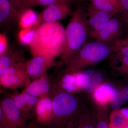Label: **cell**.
I'll return each instance as SVG.
<instances>
[{
	"instance_id": "6da1fadb",
	"label": "cell",
	"mask_w": 128,
	"mask_h": 128,
	"mask_svg": "<svg viewBox=\"0 0 128 128\" xmlns=\"http://www.w3.org/2000/svg\"><path fill=\"white\" fill-rule=\"evenodd\" d=\"M35 30V35L29 45L33 57L44 56L55 59L63 51L65 29L58 22L40 25Z\"/></svg>"
},
{
	"instance_id": "7a4b0ae2",
	"label": "cell",
	"mask_w": 128,
	"mask_h": 128,
	"mask_svg": "<svg viewBox=\"0 0 128 128\" xmlns=\"http://www.w3.org/2000/svg\"><path fill=\"white\" fill-rule=\"evenodd\" d=\"M65 29L64 48L59 66L66 64L84 44L90 29L86 20V10L78 6L73 11Z\"/></svg>"
},
{
	"instance_id": "3957f363",
	"label": "cell",
	"mask_w": 128,
	"mask_h": 128,
	"mask_svg": "<svg viewBox=\"0 0 128 128\" xmlns=\"http://www.w3.org/2000/svg\"><path fill=\"white\" fill-rule=\"evenodd\" d=\"M114 53L111 45L94 41L85 44L66 64L63 72L72 73L100 62Z\"/></svg>"
},
{
	"instance_id": "277c9868",
	"label": "cell",
	"mask_w": 128,
	"mask_h": 128,
	"mask_svg": "<svg viewBox=\"0 0 128 128\" xmlns=\"http://www.w3.org/2000/svg\"><path fill=\"white\" fill-rule=\"evenodd\" d=\"M50 96L53 112L50 123L65 125L78 114V99L70 93L57 90H52Z\"/></svg>"
},
{
	"instance_id": "5b68a950",
	"label": "cell",
	"mask_w": 128,
	"mask_h": 128,
	"mask_svg": "<svg viewBox=\"0 0 128 128\" xmlns=\"http://www.w3.org/2000/svg\"><path fill=\"white\" fill-rule=\"evenodd\" d=\"M30 114L21 111L9 95L3 97L0 102L1 128H21L25 126L26 119Z\"/></svg>"
},
{
	"instance_id": "8992f818",
	"label": "cell",
	"mask_w": 128,
	"mask_h": 128,
	"mask_svg": "<svg viewBox=\"0 0 128 128\" xmlns=\"http://www.w3.org/2000/svg\"><path fill=\"white\" fill-rule=\"evenodd\" d=\"M26 71L24 62L15 64L0 76V84L2 87L9 89L25 88L31 82Z\"/></svg>"
},
{
	"instance_id": "52a82bcc",
	"label": "cell",
	"mask_w": 128,
	"mask_h": 128,
	"mask_svg": "<svg viewBox=\"0 0 128 128\" xmlns=\"http://www.w3.org/2000/svg\"><path fill=\"white\" fill-rule=\"evenodd\" d=\"M122 22L121 17L114 16L100 30L94 31L90 29L88 37L94 41L112 45L117 40L121 38Z\"/></svg>"
},
{
	"instance_id": "ba28073f",
	"label": "cell",
	"mask_w": 128,
	"mask_h": 128,
	"mask_svg": "<svg viewBox=\"0 0 128 128\" xmlns=\"http://www.w3.org/2000/svg\"><path fill=\"white\" fill-rule=\"evenodd\" d=\"M70 2L54 3L46 6L38 14L32 28L35 29L44 24L58 22L71 16L73 12Z\"/></svg>"
},
{
	"instance_id": "9c48e42d",
	"label": "cell",
	"mask_w": 128,
	"mask_h": 128,
	"mask_svg": "<svg viewBox=\"0 0 128 128\" xmlns=\"http://www.w3.org/2000/svg\"><path fill=\"white\" fill-rule=\"evenodd\" d=\"M54 59L44 56H37L24 62L26 71L30 78L34 80L47 73L48 70L52 66H59Z\"/></svg>"
},
{
	"instance_id": "30bf717a",
	"label": "cell",
	"mask_w": 128,
	"mask_h": 128,
	"mask_svg": "<svg viewBox=\"0 0 128 128\" xmlns=\"http://www.w3.org/2000/svg\"><path fill=\"white\" fill-rule=\"evenodd\" d=\"M52 89L51 82L47 73L31 81L23 91L37 98L50 96Z\"/></svg>"
},
{
	"instance_id": "8fae6325",
	"label": "cell",
	"mask_w": 128,
	"mask_h": 128,
	"mask_svg": "<svg viewBox=\"0 0 128 128\" xmlns=\"http://www.w3.org/2000/svg\"><path fill=\"white\" fill-rule=\"evenodd\" d=\"M86 10L88 25L90 30L94 31L100 30L113 17L110 14L96 8L91 3L88 5Z\"/></svg>"
},
{
	"instance_id": "7c38bea8",
	"label": "cell",
	"mask_w": 128,
	"mask_h": 128,
	"mask_svg": "<svg viewBox=\"0 0 128 128\" xmlns=\"http://www.w3.org/2000/svg\"><path fill=\"white\" fill-rule=\"evenodd\" d=\"M34 112L38 121L42 123H50L53 117V106L50 96L38 98Z\"/></svg>"
},
{
	"instance_id": "4fadbf2b",
	"label": "cell",
	"mask_w": 128,
	"mask_h": 128,
	"mask_svg": "<svg viewBox=\"0 0 128 128\" xmlns=\"http://www.w3.org/2000/svg\"><path fill=\"white\" fill-rule=\"evenodd\" d=\"M8 95L14 100L17 107L22 112L29 114L32 111L34 112L38 98L24 91Z\"/></svg>"
},
{
	"instance_id": "5bb4252c",
	"label": "cell",
	"mask_w": 128,
	"mask_h": 128,
	"mask_svg": "<svg viewBox=\"0 0 128 128\" xmlns=\"http://www.w3.org/2000/svg\"><path fill=\"white\" fill-rule=\"evenodd\" d=\"M62 72L53 81L52 89L71 93L78 88L74 74Z\"/></svg>"
},
{
	"instance_id": "9a60e30c",
	"label": "cell",
	"mask_w": 128,
	"mask_h": 128,
	"mask_svg": "<svg viewBox=\"0 0 128 128\" xmlns=\"http://www.w3.org/2000/svg\"><path fill=\"white\" fill-rule=\"evenodd\" d=\"M19 11L10 0H0L1 25H7L17 22Z\"/></svg>"
},
{
	"instance_id": "2e32d148",
	"label": "cell",
	"mask_w": 128,
	"mask_h": 128,
	"mask_svg": "<svg viewBox=\"0 0 128 128\" xmlns=\"http://www.w3.org/2000/svg\"><path fill=\"white\" fill-rule=\"evenodd\" d=\"M24 62V54L22 51L13 48H8L6 54L0 56V76L12 66Z\"/></svg>"
},
{
	"instance_id": "e0dca14e",
	"label": "cell",
	"mask_w": 128,
	"mask_h": 128,
	"mask_svg": "<svg viewBox=\"0 0 128 128\" xmlns=\"http://www.w3.org/2000/svg\"><path fill=\"white\" fill-rule=\"evenodd\" d=\"M92 5L98 9L106 12L112 16L124 11L120 0H89Z\"/></svg>"
},
{
	"instance_id": "ac0fdd59",
	"label": "cell",
	"mask_w": 128,
	"mask_h": 128,
	"mask_svg": "<svg viewBox=\"0 0 128 128\" xmlns=\"http://www.w3.org/2000/svg\"><path fill=\"white\" fill-rule=\"evenodd\" d=\"M38 15L31 8L19 11L17 22L21 29L32 28L36 23Z\"/></svg>"
},
{
	"instance_id": "d6986e66",
	"label": "cell",
	"mask_w": 128,
	"mask_h": 128,
	"mask_svg": "<svg viewBox=\"0 0 128 128\" xmlns=\"http://www.w3.org/2000/svg\"><path fill=\"white\" fill-rule=\"evenodd\" d=\"M73 120L75 128H96L97 122L89 115L78 114Z\"/></svg>"
},
{
	"instance_id": "ffe728a7",
	"label": "cell",
	"mask_w": 128,
	"mask_h": 128,
	"mask_svg": "<svg viewBox=\"0 0 128 128\" xmlns=\"http://www.w3.org/2000/svg\"><path fill=\"white\" fill-rule=\"evenodd\" d=\"M112 88L110 85L105 84L99 86L95 92L96 100L101 103H105L110 100Z\"/></svg>"
},
{
	"instance_id": "44dd1931",
	"label": "cell",
	"mask_w": 128,
	"mask_h": 128,
	"mask_svg": "<svg viewBox=\"0 0 128 128\" xmlns=\"http://www.w3.org/2000/svg\"><path fill=\"white\" fill-rule=\"evenodd\" d=\"M104 76L100 72L95 73L91 79L85 83L84 88L88 93H92L100 86L103 81Z\"/></svg>"
},
{
	"instance_id": "7402d4cb",
	"label": "cell",
	"mask_w": 128,
	"mask_h": 128,
	"mask_svg": "<svg viewBox=\"0 0 128 128\" xmlns=\"http://www.w3.org/2000/svg\"><path fill=\"white\" fill-rule=\"evenodd\" d=\"M111 46L114 52L128 57V35L117 40Z\"/></svg>"
},
{
	"instance_id": "603a6c76",
	"label": "cell",
	"mask_w": 128,
	"mask_h": 128,
	"mask_svg": "<svg viewBox=\"0 0 128 128\" xmlns=\"http://www.w3.org/2000/svg\"><path fill=\"white\" fill-rule=\"evenodd\" d=\"M113 54L112 60L114 67L119 71L128 74V57L116 53Z\"/></svg>"
},
{
	"instance_id": "cb8c5ba5",
	"label": "cell",
	"mask_w": 128,
	"mask_h": 128,
	"mask_svg": "<svg viewBox=\"0 0 128 128\" xmlns=\"http://www.w3.org/2000/svg\"><path fill=\"white\" fill-rule=\"evenodd\" d=\"M35 30L33 28L21 29L18 32V38L21 44L29 46L34 38Z\"/></svg>"
},
{
	"instance_id": "d4e9b609",
	"label": "cell",
	"mask_w": 128,
	"mask_h": 128,
	"mask_svg": "<svg viewBox=\"0 0 128 128\" xmlns=\"http://www.w3.org/2000/svg\"><path fill=\"white\" fill-rule=\"evenodd\" d=\"M128 125V121L120 113L115 112L111 117L110 126L118 128H124Z\"/></svg>"
},
{
	"instance_id": "484cf974",
	"label": "cell",
	"mask_w": 128,
	"mask_h": 128,
	"mask_svg": "<svg viewBox=\"0 0 128 128\" xmlns=\"http://www.w3.org/2000/svg\"><path fill=\"white\" fill-rule=\"evenodd\" d=\"M112 108L117 110L120 108L124 102L121 96V91L117 89H112L110 98Z\"/></svg>"
},
{
	"instance_id": "4316f807",
	"label": "cell",
	"mask_w": 128,
	"mask_h": 128,
	"mask_svg": "<svg viewBox=\"0 0 128 128\" xmlns=\"http://www.w3.org/2000/svg\"><path fill=\"white\" fill-rule=\"evenodd\" d=\"M73 0H33V6H47L52 4L61 2H71Z\"/></svg>"
},
{
	"instance_id": "83f0119b",
	"label": "cell",
	"mask_w": 128,
	"mask_h": 128,
	"mask_svg": "<svg viewBox=\"0 0 128 128\" xmlns=\"http://www.w3.org/2000/svg\"><path fill=\"white\" fill-rule=\"evenodd\" d=\"M19 10L33 6V0H10Z\"/></svg>"
},
{
	"instance_id": "f1b7e54d",
	"label": "cell",
	"mask_w": 128,
	"mask_h": 128,
	"mask_svg": "<svg viewBox=\"0 0 128 128\" xmlns=\"http://www.w3.org/2000/svg\"><path fill=\"white\" fill-rule=\"evenodd\" d=\"M7 38L4 34H0V56L6 54L8 49Z\"/></svg>"
},
{
	"instance_id": "f546056e",
	"label": "cell",
	"mask_w": 128,
	"mask_h": 128,
	"mask_svg": "<svg viewBox=\"0 0 128 128\" xmlns=\"http://www.w3.org/2000/svg\"><path fill=\"white\" fill-rule=\"evenodd\" d=\"M76 80V85L78 88L84 87L86 82L84 74L82 73H77L74 74Z\"/></svg>"
},
{
	"instance_id": "4dcf8cb0",
	"label": "cell",
	"mask_w": 128,
	"mask_h": 128,
	"mask_svg": "<svg viewBox=\"0 0 128 128\" xmlns=\"http://www.w3.org/2000/svg\"><path fill=\"white\" fill-rule=\"evenodd\" d=\"M97 122L96 128H110L108 121L104 116H99Z\"/></svg>"
},
{
	"instance_id": "1f68e13d",
	"label": "cell",
	"mask_w": 128,
	"mask_h": 128,
	"mask_svg": "<svg viewBox=\"0 0 128 128\" xmlns=\"http://www.w3.org/2000/svg\"><path fill=\"white\" fill-rule=\"evenodd\" d=\"M121 93L124 102L128 100V86L124 87L121 91Z\"/></svg>"
},
{
	"instance_id": "d6a6232c",
	"label": "cell",
	"mask_w": 128,
	"mask_h": 128,
	"mask_svg": "<svg viewBox=\"0 0 128 128\" xmlns=\"http://www.w3.org/2000/svg\"><path fill=\"white\" fill-rule=\"evenodd\" d=\"M121 18L123 22L128 28V11H124L121 12Z\"/></svg>"
},
{
	"instance_id": "836d02e7",
	"label": "cell",
	"mask_w": 128,
	"mask_h": 128,
	"mask_svg": "<svg viewBox=\"0 0 128 128\" xmlns=\"http://www.w3.org/2000/svg\"><path fill=\"white\" fill-rule=\"evenodd\" d=\"M94 74L95 73H94V70H91V69L87 70L85 72L84 74L86 78V83L91 79L92 77L94 76Z\"/></svg>"
},
{
	"instance_id": "e575fe53",
	"label": "cell",
	"mask_w": 128,
	"mask_h": 128,
	"mask_svg": "<svg viewBox=\"0 0 128 128\" xmlns=\"http://www.w3.org/2000/svg\"><path fill=\"white\" fill-rule=\"evenodd\" d=\"M120 2L124 11H128V0H120Z\"/></svg>"
},
{
	"instance_id": "d590c367",
	"label": "cell",
	"mask_w": 128,
	"mask_h": 128,
	"mask_svg": "<svg viewBox=\"0 0 128 128\" xmlns=\"http://www.w3.org/2000/svg\"><path fill=\"white\" fill-rule=\"evenodd\" d=\"M120 113L128 121V108H124L121 109Z\"/></svg>"
},
{
	"instance_id": "8d00e7d4",
	"label": "cell",
	"mask_w": 128,
	"mask_h": 128,
	"mask_svg": "<svg viewBox=\"0 0 128 128\" xmlns=\"http://www.w3.org/2000/svg\"><path fill=\"white\" fill-rule=\"evenodd\" d=\"M65 126L64 128H75L73 122V118L70 120Z\"/></svg>"
},
{
	"instance_id": "74e56055",
	"label": "cell",
	"mask_w": 128,
	"mask_h": 128,
	"mask_svg": "<svg viewBox=\"0 0 128 128\" xmlns=\"http://www.w3.org/2000/svg\"><path fill=\"white\" fill-rule=\"evenodd\" d=\"M33 125H30V126H28V127H26L24 128H37L36 127H34V126H33Z\"/></svg>"
},
{
	"instance_id": "f35d334b",
	"label": "cell",
	"mask_w": 128,
	"mask_h": 128,
	"mask_svg": "<svg viewBox=\"0 0 128 128\" xmlns=\"http://www.w3.org/2000/svg\"><path fill=\"white\" fill-rule=\"evenodd\" d=\"M109 128H114V127H111V126H109ZM124 128H128V126H126V127H125Z\"/></svg>"
},
{
	"instance_id": "ab89813d",
	"label": "cell",
	"mask_w": 128,
	"mask_h": 128,
	"mask_svg": "<svg viewBox=\"0 0 128 128\" xmlns=\"http://www.w3.org/2000/svg\"><path fill=\"white\" fill-rule=\"evenodd\" d=\"M75 0L78 2H82V1L87 0Z\"/></svg>"
}]
</instances>
